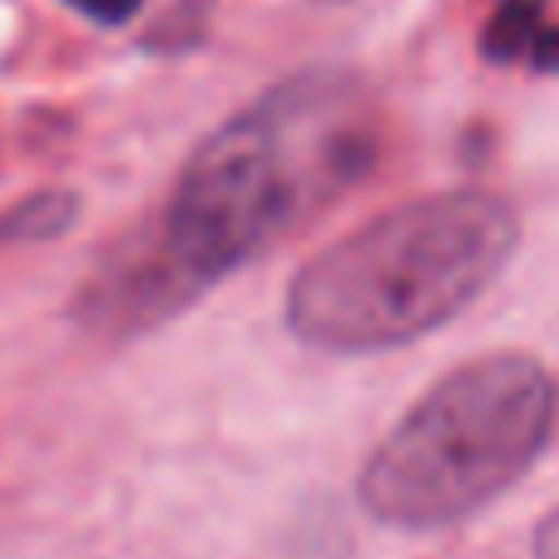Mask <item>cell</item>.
I'll list each match as a JSON object with an SVG mask.
<instances>
[{
	"label": "cell",
	"instance_id": "6da1fadb",
	"mask_svg": "<svg viewBox=\"0 0 559 559\" xmlns=\"http://www.w3.org/2000/svg\"><path fill=\"white\" fill-rule=\"evenodd\" d=\"M377 148L381 109L357 74H293L193 148L164 209V258L218 283L357 189Z\"/></svg>",
	"mask_w": 559,
	"mask_h": 559
},
{
	"label": "cell",
	"instance_id": "7a4b0ae2",
	"mask_svg": "<svg viewBox=\"0 0 559 559\" xmlns=\"http://www.w3.org/2000/svg\"><path fill=\"white\" fill-rule=\"evenodd\" d=\"M520 223L496 193H431L381 209L317 248L287 287V332L312 352L371 357L441 332L506 273Z\"/></svg>",
	"mask_w": 559,
	"mask_h": 559
},
{
	"label": "cell",
	"instance_id": "3957f363",
	"mask_svg": "<svg viewBox=\"0 0 559 559\" xmlns=\"http://www.w3.org/2000/svg\"><path fill=\"white\" fill-rule=\"evenodd\" d=\"M555 416V377L535 357H475L381 436L357 475V500L371 520L412 535L461 525L545 455Z\"/></svg>",
	"mask_w": 559,
	"mask_h": 559
},
{
	"label": "cell",
	"instance_id": "277c9868",
	"mask_svg": "<svg viewBox=\"0 0 559 559\" xmlns=\"http://www.w3.org/2000/svg\"><path fill=\"white\" fill-rule=\"evenodd\" d=\"M480 50L500 64H530V70H559V25L549 21V0H496Z\"/></svg>",
	"mask_w": 559,
	"mask_h": 559
},
{
	"label": "cell",
	"instance_id": "5b68a950",
	"mask_svg": "<svg viewBox=\"0 0 559 559\" xmlns=\"http://www.w3.org/2000/svg\"><path fill=\"white\" fill-rule=\"evenodd\" d=\"M64 5L80 11L85 21H95V25H124V21H134L139 15L144 0H64Z\"/></svg>",
	"mask_w": 559,
	"mask_h": 559
},
{
	"label": "cell",
	"instance_id": "8992f818",
	"mask_svg": "<svg viewBox=\"0 0 559 559\" xmlns=\"http://www.w3.org/2000/svg\"><path fill=\"white\" fill-rule=\"evenodd\" d=\"M535 559H559V506L535 525Z\"/></svg>",
	"mask_w": 559,
	"mask_h": 559
}]
</instances>
